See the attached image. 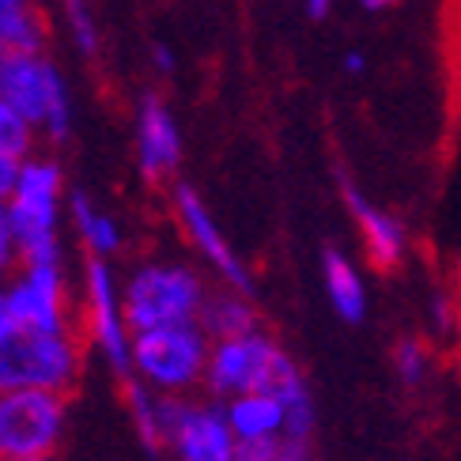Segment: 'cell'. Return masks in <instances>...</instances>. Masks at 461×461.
Here are the masks:
<instances>
[{
    "label": "cell",
    "mask_w": 461,
    "mask_h": 461,
    "mask_svg": "<svg viewBox=\"0 0 461 461\" xmlns=\"http://www.w3.org/2000/svg\"><path fill=\"white\" fill-rule=\"evenodd\" d=\"M61 194H65L61 163L50 156L23 159L15 189L8 197V216L23 261L61 254Z\"/></svg>",
    "instance_id": "obj_5"
},
{
    "label": "cell",
    "mask_w": 461,
    "mask_h": 461,
    "mask_svg": "<svg viewBox=\"0 0 461 461\" xmlns=\"http://www.w3.org/2000/svg\"><path fill=\"white\" fill-rule=\"evenodd\" d=\"M401 0H359V8L363 12H390V8H397Z\"/></svg>",
    "instance_id": "obj_31"
},
{
    "label": "cell",
    "mask_w": 461,
    "mask_h": 461,
    "mask_svg": "<svg viewBox=\"0 0 461 461\" xmlns=\"http://www.w3.org/2000/svg\"><path fill=\"white\" fill-rule=\"evenodd\" d=\"M182 163V132L175 113L156 91H148L137 110V167L148 185L175 182Z\"/></svg>",
    "instance_id": "obj_12"
},
{
    "label": "cell",
    "mask_w": 461,
    "mask_h": 461,
    "mask_svg": "<svg viewBox=\"0 0 461 461\" xmlns=\"http://www.w3.org/2000/svg\"><path fill=\"white\" fill-rule=\"evenodd\" d=\"M363 68H367V61H363V53H348V57H344V72H352V76H359Z\"/></svg>",
    "instance_id": "obj_32"
},
{
    "label": "cell",
    "mask_w": 461,
    "mask_h": 461,
    "mask_svg": "<svg viewBox=\"0 0 461 461\" xmlns=\"http://www.w3.org/2000/svg\"><path fill=\"white\" fill-rule=\"evenodd\" d=\"M80 337L99 352L122 378L132 375V325L125 318L122 284L110 261L87 258L84 265V299H80Z\"/></svg>",
    "instance_id": "obj_7"
},
{
    "label": "cell",
    "mask_w": 461,
    "mask_h": 461,
    "mask_svg": "<svg viewBox=\"0 0 461 461\" xmlns=\"http://www.w3.org/2000/svg\"><path fill=\"white\" fill-rule=\"evenodd\" d=\"M340 194H344V204H348V212L359 227V239H363V249H367L371 268L393 273V268L405 261V230H401V223L363 197L359 185L348 175H340Z\"/></svg>",
    "instance_id": "obj_13"
},
{
    "label": "cell",
    "mask_w": 461,
    "mask_h": 461,
    "mask_svg": "<svg viewBox=\"0 0 461 461\" xmlns=\"http://www.w3.org/2000/svg\"><path fill=\"white\" fill-rule=\"evenodd\" d=\"M65 19H68L72 42L80 46V53H87V57L99 53V27H95L87 0H65Z\"/></svg>",
    "instance_id": "obj_21"
},
{
    "label": "cell",
    "mask_w": 461,
    "mask_h": 461,
    "mask_svg": "<svg viewBox=\"0 0 461 461\" xmlns=\"http://www.w3.org/2000/svg\"><path fill=\"white\" fill-rule=\"evenodd\" d=\"M19 167H23V163H15L12 156H5V151H0V201L12 197L15 178H19Z\"/></svg>",
    "instance_id": "obj_25"
},
{
    "label": "cell",
    "mask_w": 461,
    "mask_h": 461,
    "mask_svg": "<svg viewBox=\"0 0 461 461\" xmlns=\"http://www.w3.org/2000/svg\"><path fill=\"white\" fill-rule=\"evenodd\" d=\"M0 99L23 113L50 144H61L68 137V84L46 53H0Z\"/></svg>",
    "instance_id": "obj_4"
},
{
    "label": "cell",
    "mask_w": 461,
    "mask_h": 461,
    "mask_svg": "<svg viewBox=\"0 0 461 461\" xmlns=\"http://www.w3.org/2000/svg\"><path fill=\"white\" fill-rule=\"evenodd\" d=\"M5 299L19 330H80L72 318L65 258H27L19 261V273L5 284Z\"/></svg>",
    "instance_id": "obj_8"
},
{
    "label": "cell",
    "mask_w": 461,
    "mask_h": 461,
    "mask_svg": "<svg viewBox=\"0 0 461 461\" xmlns=\"http://www.w3.org/2000/svg\"><path fill=\"white\" fill-rule=\"evenodd\" d=\"M15 330H19V325H15V318H12V306H8V299H5V287H0V340H8Z\"/></svg>",
    "instance_id": "obj_29"
},
{
    "label": "cell",
    "mask_w": 461,
    "mask_h": 461,
    "mask_svg": "<svg viewBox=\"0 0 461 461\" xmlns=\"http://www.w3.org/2000/svg\"><path fill=\"white\" fill-rule=\"evenodd\" d=\"M84 348L80 330H15L0 340V390H50L68 397L84 375Z\"/></svg>",
    "instance_id": "obj_3"
},
{
    "label": "cell",
    "mask_w": 461,
    "mask_h": 461,
    "mask_svg": "<svg viewBox=\"0 0 461 461\" xmlns=\"http://www.w3.org/2000/svg\"><path fill=\"white\" fill-rule=\"evenodd\" d=\"M19 239H15V227H12V216H8V201H0V287H5L15 273H19Z\"/></svg>",
    "instance_id": "obj_22"
},
{
    "label": "cell",
    "mask_w": 461,
    "mask_h": 461,
    "mask_svg": "<svg viewBox=\"0 0 461 461\" xmlns=\"http://www.w3.org/2000/svg\"><path fill=\"white\" fill-rule=\"evenodd\" d=\"M68 428V397L50 390H0V461L53 457Z\"/></svg>",
    "instance_id": "obj_6"
},
{
    "label": "cell",
    "mask_w": 461,
    "mask_h": 461,
    "mask_svg": "<svg viewBox=\"0 0 461 461\" xmlns=\"http://www.w3.org/2000/svg\"><path fill=\"white\" fill-rule=\"evenodd\" d=\"M68 223H72V230H76V239H80V246L87 249V258L110 261V258L125 246L122 223L113 220L110 212H103V208L95 204V201L84 194V189L68 194Z\"/></svg>",
    "instance_id": "obj_14"
},
{
    "label": "cell",
    "mask_w": 461,
    "mask_h": 461,
    "mask_svg": "<svg viewBox=\"0 0 461 461\" xmlns=\"http://www.w3.org/2000/svg\"><path fill=\"white\" fill-rule=\"evenodd\" d=\"M212 287L204 284L189 261H140L122 280V303L132 333L159 330V325H185L201 321V311Z\"/></svg>",
    "instance_id": "obj_1"
},
{
    "label": "cell",
    "mask_w": 461,
    "mask_h": 461,
    "mask_svg": "<svg viewBox=\"0 0 461 461\" xmlns=\"http://www.w3.org/2000/svg\"><path fill=\"white\" fill-rule=\"evenodd\" d=\"M201 325L212 340H230L242 333L258 330V311L249 303L246 292H235V287H220V292L208 295L204 311H201Z\"/></svg>",
    "instance_id": "obj_17"
},
{
    "label": "cell",
    "mask_w": 461,
    "mask_h": 461,
    "mask_svg": "<svg viewBox=\"0 0 461 461\" xmlns=\"http://www.w3.org/2000/svg\"><path fill=\"white\" fill-rule=\"evenodd\" d=\"M303 8H306V15H311V19H325L333 12V0H303Z\"/></svg>",
    "instance_id": "obj_30"
},
{
    "label": "cell",
    "mask_w": 461,
    "mask_h": 461,
    "mask_svg": "<svg viewBox=\"0 0 461 461\" xmlns=\"http://www.w3.org/2000/svg\"><path fill=\"white\" fill-rule=\"evenodd\" d=\"M46 15L34 0H0V53H42Z\"/></svg>",
    "instance_id": "obj_18"
},
{
    "label": "cell",
    "mask_w": 461,
    "mask_h": 461,
    "mask_svg": "<svg viewBox=\"0 0 461 461\" xmlns=\"http://www.w3.org/2000/svg\"><path fill=\"white\" fill-rule=\"evenodd\" d=\"M393 363H397V375L405 378L409 386H416V382L428 375V348L420 340H401L393 352Z\"/></svg>",
    "instance_id": "obj_23"
},
{
    "label": "cell",
    "mask_w": 461,
    "mask_h": 461,
    "mask_svg": "<svg viewBox=\"0 0 461 461\" xmlns=\"http://www.w3.org/2000/svg\"><path fill=\"white\" fill-rule=\"evenodd\" d=\"M280 461H314V454H311V438H284Z\"/></svg>",
    "instance_id": "obj_26"
},
{
    "label": "cell",
    "mask_w": 461,
    "mask_h": 461,
    "mask_svg": "<svg viewBox=\"0 0 461 461\" xmlns=\"http://www.w3.org/2000/svg\"><path fill=\"white\" fill-rule=\"evenodd\" d=\"M34 461H53V457H34Z\"/></svg>",
    "instance_id": "obj_33"
},
{
    "label": "cell",
    "mask_w": 461,
    "mask_h": 461,
    "mask_svg": "<svg viewBox=\"0 0 461 461\" xmlns=\"http://www.w3.org/2000/svg\"><path fill=\"white\" fill-rule=\"evenodd\" d=\"M170 212H175V223L182 227V235L189 239V246H194L197 254L220 273L223 287H235V292L249 295V273H246L242 258L230 249L220 223L212 220V212H208V204L201 201V194L194 185H185V182L170 185Z\"/></svg>",
    "instance_id": "obj_11"
},
{
    "label": "cell",
    "mask_w": 461,
    "mask_h": 461,
    "mask_svg": "<svg viewBox=\"0 0 461 461\" xmlns=\"http://www.w3.org/2000/svg\"><path fill=\"white\" fill-rule=\"evenodd\" d=\"M284 363H287V352L261 330L216 340L212 359H208V375H204V393L223 405V401H235L242 393L268 390Z\"/></svg>",
    "instance_id": "obj_9"
},
{
    "label": "cell",
    "mask_w": 461,
    "mask_h": 461,
    "mask_svg": "<svg viewBox=\"0 0 461 461\" xmlns=\"http://www.w3.org/2000/svg\"><path fill=\"white\" fill-rule=\"evenodd\" d=\"M450 303H454V333H457V348H461V261L450 280Z\"/></svg>",
    "instance_id": "obj_27"
},
{
    "label": "cell",
    "mask_w": 461,
    "mask_h": 461,
    "mask_svg": "<svg viewBox=\"0 0 461 461\" xmlns=\"http://www.w3.org/2000/svg\"><path fill=\"white\" fill-rule=\"evenodd\" d=\"M284 438H242L235 461H280Z\"/></svg>",
    "instance_id": "obj_24"
},
{
    "label": "cell",
    "mask_w": 461,
    "mask_h": 461,
    "mask_svg": "<svg viewBox=\"0 0 461 461\" xmlns=\"http://www.w3.org/2000/svg\"><path fill=\"white\" fill-rule=\"evenodd\" d=\"M321 276H325V292H330L333 311L344 321H363V311H367V292L359 284L356 265L340 254L337 246H330L321 254Z\"/></svg>",
    "instance_id": "obj_19"
},
{
    "label": "cell",
    "mask_w": 461,
    "mask_h": 461,
    "mask_svg": "<svg viewBox=\"0 0 461 461\" xmlns=\"http://www.w3.org/2000/svg\"><path fill=\"white\" fill-rule=\"evenodd\" d=\"M34 144H38V129L15 106L0 99V151L12 156L15 163H23L34 156Z\"/></svg>",
    "instance_id": "obj_20"
},
{
    "label": "cell",
    "mask_w": 461,
    "mask_h": 461,
    "mask_svg": "<svg viewBox=\"0 0 461 461\" xmlns=\"http://www.w3.org/2000/svg\"><path fill=\"white\" fill-rule=\"evenodd\" d=\"M125 409H129L140 447L148 454H163L167 450V397L144 386L140 378H125Z\"/></svg>",
    "instance_id": "obj_16"
},
{
    "label": "cell",
    "mask_w": 461,
    "mask_h": 461,
    "mask_svg": "<svg viewBox=\"0 0 461 461\" xmlns=\"http://www.w3.org/2000/svg\"><path fill=\"white\" fill-rule=\"evenodd\" d=\"M151 65H156L163 76L175 72V53H170V46H163V42L151 46Z\"/></svg>",
    "instance_id": "obj_28"
},
{
    "label": "cell",
    "mask_w": 461,
    "mask_h": 461,
    "mask_svg": "<svg viewBox=\"0 0 461 461\" xmlns=\"http://www.w3.org/2000/svg\"><path fill=\"white\" fill-rule=\"evenodd\" d=\"M212 337L201 321L159 325V330L132 333V375L163 397H197L204 390Z\"/></svg>",
    "instance_id": "obj_2"
},
{
    "label": "cell",
    "mask_w": 461,
    "mask_h": 461,
    "mask_svg": "<svg viewBox=\"0 0 461 461\" xmlns=\"http://www.w3.org/2000/svg\"><path fill=\"white\" fill-rule=\"evenodd\" d=\"M223 412H227V424L235 431V438H284L287 431V412H284V401L276 393H242L235 401H223Z\"/></svg>",
    "instance_id": "obj_15"
},
{
    "label": "cell",
    "mask_w": 461,
    "mask_h": 461,
    "mask_svg": "<svg viewBox=\"0 0 461 461\" xmlns=\"http://www.w3.org/2000/svg\"><path fill=\"white\" fill-rule=\"evenodd\" d=\"M167 454L175 461H235L239 438L212 397H167Z\"/></svg>",
    "instance_id": "obj_10"
}]
</instances>
